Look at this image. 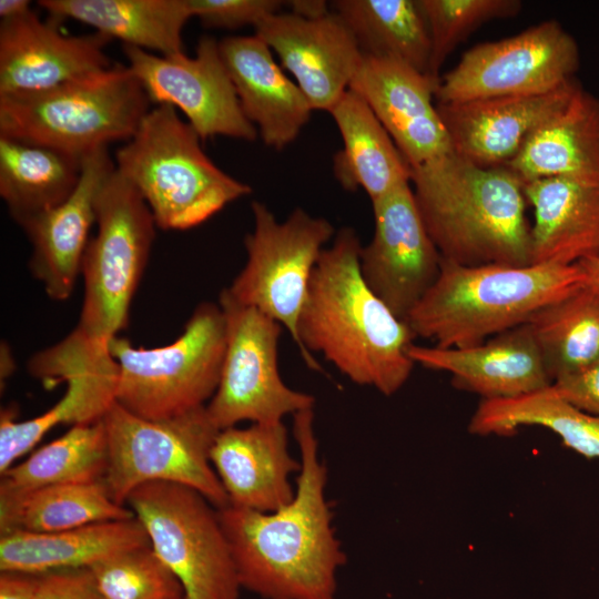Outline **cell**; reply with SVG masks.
<instances>
[{
	"label": "cell",
	"mask_w": 599,
	"mask_h": 599,
	"mask_svg": "<svg viewBox=\"0 0 599 599\" xmlns=\"http://www.w3.org/2000/svg\"><path fill=\"white\" fill-rule=\"evenodd\" d=\"M293 419L301 461L293 499L268 512L229 505L219 516L242 588L265 599H335L346 556L325 496L313 409Z\"/></svg>",
	"instance_id": "6da1fadb"
},
{
	"label": "cell",
	"mask_w": 599,
	"mask_h": 599,
	"mask_svg": "<svg viewBox=\"0 0 599 599\" xmlns=\"http://www.w3.org/2000/svg\"><path fill=\"white\" fill-rule=\"evenodd\" d=\"M362 246L346 226L322 251L297 322L296 345L311 369L322 372L312 354L317 352L353 383L390 396L412 374L408 348L416 337L365 283Z\"/></svg>",
	"instance_id": "7a4b0ae2"
},
{
	"label": "cell",
	"mask_w": 599,
	"mask_h": 599,
	"mask_svg": "<svg viewBox=\"0 0 599 599\" xmlns=\"http://www.w3.org/2000/svg\"><path fill=\"white\" fill-rule=\"evenodd\" d=\"M410 182L443 260L467 266L530 264L524 183L509 169L480 167L450 151L412 169Z\"/></svg>",
	"instance_id": "3957f363"
},
{
	"label": "cell",
	"mask_w": 599,
	"mask_h": 599,
	"mask_svg": "<svg viewBox=\"0 0 599 599\" xmlns=\"http://www.w3.org/2000/svg\"><path fill=\"white\" fill-rule=\"evenodd\" d=\"M587 283L579 264L467 266L441 260L437 280L406 322L415 337L437 347H468L526 324Z\"/></svg>",
	"instance_id": "277c9868"
},
{
	"label": "cell",
	"mask_w": 599,
	"mask_h": 599,
	"mask_svg": "<svg viewBox=\"0 0 599 599\" xmlns=\"http://www.w3.org/2000/svg\"><path fill=\"white\" fill-rule=\"evenodd\" d=\"M115 170L148 204L156 227L197 226L252 189L204 153L201 138L170 104L150 109L114 155Z\"/></svg>",
	"instance_id": "5b68a950"
},
{
	"label": "cell",
	"mask_w": 599,
	"mask_h": 599,
	"mask_svg": "<svg viewBox=\"0 0 599 599\" xmlns=\"http://www.w3.org/2000/svg\"><path fill=\"white\" fill-rule=\"evenodd\" d=\"M150 103L131 69L114 64L47 90L0 94V135L83 158L130 140Z\"/></svg>",
	"instance_id": "8992f818"
},
{
	"label": "cell",
	"mask_w": 599,
	"mask_h": 599,
	"mask_svg": "<svg viewBox=\"0 0 599 599\" xmlns=\"http://www.w3.org/2000/svg\"><path fill=\"white\" fill-rule=\"evenodd\" d=\"M95 225L81 263L83 303L71 333L89 345L109 347L128 325L156 224L141 194L114 169L99 192Z\"/></svg>",
	"instance_id": "52a82bcc"
},
{
	"label": "cell",
	"mask_w": 599,
	"mask_h": 599,
	"mask_svg": "<svg viewBox=\"0 0 599 599\" xmlns=\"http://www.w3.org/2000/svg\"><path fill=\"white\" fill-rule=\"evenodd\" d=\"M226 349L221 306L201 303L181 335L161 347H134L124 337L109 343L119 367L115 403L145 419L171 418L206 406L215 394Z\"/></svg>",
	"instance_id": "ba28073f"
},
{
	"label": "cell",
	"mask_w": 599,
	"mask_h": 599,
	"mask_svg": "<svg viewBox=\"0 0 599 599\" xmlns=\"http://www.w3.org/2000/svg\"><path fill=\"white\" fill-rule=\"evenodd\" d=\"M103 422L109 453L103 481L115 502L125 505L143 484L166 481L195 489L217 509L230 505L210 460L220 429L206 406L153 420L114 403Z\"/></svg>",
	"instance_id": "9c48e42d"
},
{
	"label": "cell",
	"mask_w": 599,
	"mask_h": 599,
	"mask_svg": "<svg viewBox=\"0 0 599 599\" xmlns=\"http://www.w3.org/2000/svg\"><path fill=\"white\" fill-rule=\"evenodd\" d=\"M125 505L179 579L185 599H238L240 580L219 509L184 485L146 483Z\"/></svg>",
	"instance_id": "30bf717a"
},
{
	"label": "cell",
	"mask_w": 599,
	"mask_h": 599,
	"mask_svg": "<svg viewBox=\"0 0 599 599\" xmlns=\"http://www.w3.org/2000/svg\"><path fill=\"white\" fill-rule=\"evenodd\" d=\"M251 209L254 229L244 237L247 260L226 291L236 302L280 323L297 344V322L312 274L335 229L301 207L283 222L260 201H253Z\"/></svg>",
	"instance_id": "8fae6325"
},
{
	"label": "cell",
	"mask_w": 599,
	"mask_h": 599,
	"mask_svg": "<svg viewBox=\"0 0 599 599\" xmlns=\"http://www.w3.org/2000/svg\"><path fill=\"white\" fill-rule=\"evenodd\" d=\"M226 326V349L217 389L206 405L220 429L238 423L283 422L287 415L313 409L315 398L288 387L277 364L282 325L256 308L220 293Z\"/></svg>",
	"instance_id": "7c38bea8"
},
{
	"label": "cell",
	"mask_w": 599,
	"mask_h": 599,
	"mask_svg": "<svg viewBox=\"0 0 599 599\" xmlns=\"http://www.w3.org/2000/svg\"><path fill=\"white\" fill-rule=\"evenodd\" d=\"M580 52L576 39L556 20H547L498 41L466 51L440 75L437 102L538 94L576 78Z\"/></svg>",
	"instance_id": "4fadbf2b"
},
{
	"label": "cell",
	"mask_w": 599,
	"mask_h": 599,
	"mask_svg": "<svg viewBox=\"0 0 599 599\" xmlns=\"http://www.w3.org/2000/svg\"><path fill=\"white\" fill-rule=\"evenodd\" d=\"M28 369L50 384L67 382L63 396L39 416L19 422L16 407L0 414V475L60 425H84L103 419L115 403L119 367L109 348L79 343L70 336L34 354Z\"/></svg>",
	"instance_id": "5bb4252c"
},
{
	"label": "cell",
	"mask_w": 599,
	"mask_h": 599,
	"mask_svg": "<svg viewBox=\"0 0 599 599\" xmlns=\"http://www.w3.org/2000/svg\"><path fill=\"white\" fill-rule=\"evenodd\" d=\"M128 67L150 102L181 110L201 140L216 135L255 141L258 132L245 116L212 37L199 40L195 55H160L122 45Z\"/></svg>",
	"instance_id": "9a60e30c"
},
{
	"label": "cell",
	"mask_w": 599,
	"mask_h": 599,
	"mask_svg": "<svg viewBox=\"0 0 599 599\" xmlns=\"http://www.w3.org/2000/svg\"><path fill=\"white\" fill-rule=\"evenodd\" d=\"M372 205L374 235L361 248V273L374 294L406 322L437 280L443 257L424 224L410 182Z\"/></svg>",
	"instance_id": "2e32d148"
},
{
	"label": "cell",
	"mask_w": 599,
	"mask_h": 599,
	"mask_svg": "<svg viewBox=\"0 0 599 599\" xmlns=\"http://www.w3.org/2000/svg\"><path fill=\"white\" fill-rule=\"evenodd\" d=\"M255 34L277 54L313 110L331 111L363 59L352 31L332 10L315 19L280 11L261 21Z\"/></svg>",
	"instance_id": "e0dca14e"
},
{
	"label": "cell",
	"mask_w": 599,
	"mask_h": 599,
	"mask_svg": "<svg viewBox=\"0 0 599 599\" xmlns=\"http://www.w3.org/2000/svg\"><path fill=\"white\" fill-rule=\"evenodd\" d=\"M582 88L577 78L538 94L436 103L454 153L480 167H502Z\"/></svg>",
	"instance_id": "ac0fdd59"
},
{
	"label": "cell",
	"mask_w": 599,
	"mask_h": 599,
	"mask_svg": "<svg viewBox=\"0 0 599 599\" xmlns=\"http://www.w3.org/2000/svg\"><path fill=\"white\" fill-rule=\"evenodd\" d=\"M438 83L403 62L363 54L348 90L368 104L414 169L453 151L433 102Z\"/></svg>",
	"instance_id": "d6986e66"
},
{
	"label": "cell",
	"mask_w": 599,
	"mask_h": 599,
	"mask_svg": "<svg viewBox=\"0 0 599 599\" xmlns=\"http://www.w3.org/2000/svg\"><path fill=\"white\" fill-rule=\"evenodd\" d=\"M111 39L95 32L68 35L59 20H42L34 11L0 22V94L47 90L104 71Z\"/></svg>",
	"instance_id": "ffe728a7"
},
{
	"label": "cell",
	"mask_w": 599,
	"mask_h": 599,
	"mask_svg": "<svg viewBox=\"0 0 599 599\" xmlns=\"http://www.w3.org/2000/svg\"><path fill=\"white\" fill-rule=\"evenodd\" d=\"M114 169L108 148L88 153L72 194L59 205L19 223L32 246L31 274L53 301L68 300L81 275L90 230L97 223L98 195Z\"/></svg>",
	"instance_id": "44dd1931"
},
{
	"label": "cell",
	"mask_w": 599,
	"mask_h": 599,
	"mask_svg": "<svg viewBox=\"0 0 599 599\" xmlns=\"http://www.w3.org/2000/svg\"><path fill=\"white\" fill-rule=\"evenodd\" d=\"M408 355L415 364L450 374L456 388L486 400L512 398L551 385L527 323L468 347L412 344Z\"/></svg>",
	"instance_id": "7402d4cb"
},
{
	"label": "cell",
	"mask_w": 599,
	"mask_h": 599,
	"mask_svg": "<svg viewBox=\"0 0 599 599\" xmlns=\"http://www.w3.org/2000/svg\"><path fill=\"white\" fill-rule=\"evenodd\" d=\"M210 460L232 506L268 512L295 495L290 478L301 461L288 449L283 422L220 430Z\"/></svg>",
	"instance_id": "603a6c76"
},
{
	"label": "cell",
	"mask_w": 599,
	"mask_h": 599,
	"mask_svg": "<svg viewBox=\"0 0 599 599\" xmlns=\"http://www.w3.org/2000/svg\"><path fill=\"white\" fill-rule=\"evenodd\" d=\"M219 45L241 108L264 144L280 151L295 141L314 110L271 48L256 34L226 37Z\"/></svg>",
	"instance_id": "cb8c5ba5"
},
{
	"label": "cell",
	"mask_w": 599,
	"mask_h": 599,
	"mask_svg": "<svg viewBox=\"0 0 599 599\" xmlns=\"http://www.w3.org/2000/svg\"><path fill=\"white\" fill-rule=\"evenodd\" d=\"M534 209L530 264L570 266L599 256V185L567 177L524 183Z\"/></svg>",
	"instance_id": "d4e9b609"
},
{
	"label": "cell",
	"mask_w": 599,
	"mask_h": 599,
	"mask_svg": "<svg viewBox=\"0 0 599 599\" xmlns=\"http://www.w3.org/2000/svg\"><path fill=\"white\" fill-rule=\"evenodd\" d=\"M505 167L522 183L567 177L599 185V98L581 88Z\"/></svg>",
	"instance_id": "484cf974"
},
{
	"label": "cell",
	"mask_w": 599,
	"mask_h": 599,
	"mask_svg": "<svg viewBox=\"0 0 599 599\" xmlns=\"http://www.w3.org/2000/svg\"><path fill=\"white\" fill-rule=\"evenodd\" d=\"M150 545L136 518L101 521L55 532L0 535V571L43 575L89 568L122 551Z\"/></svg>",
	"instance_id": "4316f807"
},
{
	"label": "cell",
	"mask_w": 599,
	"mask_h": 599,
	"mask_svg": "<svg viewBox=\"0 0 599 599\" xmlns=\"http://www.w3.org/2000/svg\"><path fill=\"white\" fill-rule=\"evenodd\" d=\"M328 113L343 141L333 156L334 176L343 189H362L373 202L410 182V165L358 94L347 90Z\"/></svg>",
	"instance_id": "83f0119b"
},
{
	"label": "cell",
	"mask_w": 599,
	"mask_h": 599,
	"mask_svg": "<svg viewBox=\"0 0 599 599\" xmlns=\"http://www.w3.org/2000/svg\"><path fill=\"white\" fill-rule=\"evenodd\" d=\"M38 6L51 18L77 20L160 55L184 52L182 33L192 18L186 0H40Z\"/></svg>",
	"instance_id": "f1b7e54d"
},
{
	"label": "cell",
	"mask_w": 599,
	"mask_h": 599,
	"mask_svg": "<svg viewBox=\"0 0 599 599\" xmlns=\"http://www.w3.org/2000/svg\"><path fill=\"white\" fill-rule=\"evenodd\" d=\"M82 159L0 135V195L11 217L19 224L65 201L80 181Z\"/></svg>",
	"instance_id": "f546056e"
},
{
	"label": "cell",
	"mask_w": 599,
	"mask_h": 599,
	"mask_svg": "<svg viewBox=\"0 0 599 599\" xmlns=\"http://www.w3.org/2000/svg\"><path fill=\"white\" fill-rule=\"evenodd\" d=\"M527 426L547 428L569 449L588 459H599V416L576 407L551 385L512 398L481 399L468 432L478 436H511Z\"/></svg>",
	"instance_id": "4dcf8cb0"
},
{
	"label": "cell",
	"mask_w": 599,
	"mask_h": 599,
	"mask_svg": "<svg viewBox=\"0 0 599 599\" xmlns=\"http://www.w3.org/2000/svg\"><path fill=\"white\" fill-rule=\"evenodd\" d=\"M133 517L126 505L111 498L103 480L51 485L0 498V535L55 532Z\"/></svg>",
	"instance_id": "1f68e13d"
},
{
	"label": "cell",
	"mask_w": 599,
	"mask_h": 599,
	"mask_svg": "<svg viewBox=\"0 0 599 599\" xmlns=\"http://www.w3.org/2000/svg\"><path fill=\"white\" fill-rule=\"evenodd\" d=\"M329 6L363 54L396 60L428 74L430 39L418 0H335Z\"/></svg>",
	"instance_id": "d6a6232c"
},
{
	"label": "cell",
	"mask_w": 599,
	"mask_h": 599,
	"mask_svg": "<svg viewBox=\"0 0 599 599\" xmlns=\"http://www.w3.org/2000/svg\"><path fill=\"white\" fill-rule=\"evenodd\" d=\"M103 419L74 425L1 475L0 498L37 488L103 480L108 467Z\"/></svg>",
	"instance_id": "836d02e7"
},
{
	"label": "cell",
	"mask_w": 599,
	"mask_h": 599,
	"mask_svg": "<svg viewBox=\"0 0 599 599\" xmlns=\"http://www.w3.org/2000/svg\"><path fill=\"white\" fill-rule=\"evenodd\" d=\"M551 384L599 359V294L586 284L528 322Z\"/></svg>",
	"instance_id": "e575fe53"
},
{
	"label": "cell",
	"mask_w": 599,
	"mask_h": 599,
	"mask_svg": "<svg viewBox=\"0 0 599 599\" xmlns=\"http://www.w3.org/2000/svg\"><path fill=\"white\" fill-rule=\"evenodd\" d=\"M104 599H177L183 588L151 545L132 548L89 567Z\"/></svg>",
	"instance_id": "d590c367"
},
{
	"label": "cell",
	"mask_w": 599,
	"mask_h": 599,
	"mask_svg": "<svg viewBox=\"0 0 599 599\" xmlns=\"http://www.w3.org/2000/svg\"><path fill=\"white\" fill-rule=\"evenodd\" d=\"M430 39L428 74L440 79L447 57L470 33L491 20L517 16L519 0H418Z\"/></svg>",
	"instance_id": "8d00e7d4"
},
{
	"label": "cell",
	"mask_w": 599,
	"mask_h": 599,
	"mask_svg": "<svg viewBox=\"0 0 599 599\" xmlns=\"http://www.w3.org/2000/svg\"><path fill=\"white\" fill-rule=\"evenodd\" d=\"M190 13L204 27L237 29L254 28L267 17L281 11L280 0H186Z\"/></svg>",
	"instance_id": "74e56055"
},
{
	"label": "cell",
	"mask_w": 599,
	"mask_h": 599,
	"mask_svg": "<svg viewBox=\"0 0 599 599\" xmlns=\"http://www.w3.org/2000/svg\"><path fill=\"white\" fill-rule=\"evenodd\" d=\"M33 599H104L89 568L57 570L41 575Z\"/></svg>",
	"instance_id": "f35d334b"
},
{
	"label": "cell",
	"mask_w": 599,
	"mask_h": 599,
	"mask_svg": "<svg viewBox=\"0 0 599 599\" xmlns=\"http://www.w3.org/2000/svg\"><path fill=\"white\" fill-rule=\"evenodd\" d=\"M551 387L576 407L599 416V359L578 373L555 380Z\"/></svg>",
	"instance_id": "ab89813d"
},
{
	"label": "cell",
	"mask_w": 599,
	"mask_h": 599,
	"mask_svg": "<svg viewBox=\"0 0 599 599\" xmlns=\"http://www.w3.org/2000/svg\"><path fill=\"white\" fill-rule=\"evenodd\" d=\"M41 575L23 571L0 572V599H33Z\"/></svg>",
	"instance_id": "60d3db41"
},
{
	"label": "cell",
	"mask_w": 599,
	"mask_h": 599,
	"mask_svg": "<svg viewBox=\"0 0 599 599\" xmlns=\"http://www.w3.org/2000/svg\"><path fill=\"white\" fill-rule=\"evenodd\" d=\"M286 3L291 8L290 12L308 19L319 18L331 12V6L323 0H291Z\"/></svg>",
	"instance_id": "b9f144b4"
},
{
	"label": "cell",
	"mask_w": 599,
	"mask_h": 599,
	"mask_svg": "<svg viewBox=\"0 0 599 599\" xmlns=\"http://www.w3.org/2000/svg\"><path fill=\"white\" fill-rule=\"evenodd\" d=\"M29 11H31V2L29 0H0L1 20L16 19Z\"/></svg>",
	"instance_id": "7bdbcfd3"
},
{
	"label": "cell",
	"mask_w": 599,
	"mask_h": 599,
	"mask_svg": "<svg viewBox=\"0 0 599 599\" xmlns=\"http://www.w3.org/2000/svg\"><path fill=\"white\" fill-rule=\"evenodd\" d=\"M579 265L587 274V284L595 288L599 294V256L590 261L581 262Z\"/></svg>",
	"instance_id": "ee69618b"
},
{
	"label": "cell",
	"mask_w": 599,
	"mask_h": 599,
	"mask_svg": "<svg viewBox=\"0 0 599 599\" xmlns=\"http://www.w3.org/2000/svg\"><path fill=\"white\" fill-rule=\"evenodd\" d=\"M177 599H185V597H181V598H177Z\"/></svg>",
	"instance_id": "f6af8a7d"
}]
</instances>
